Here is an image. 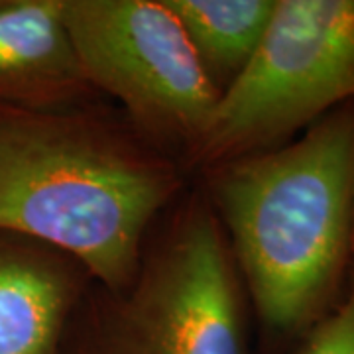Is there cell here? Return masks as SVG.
<instances>
[{
  "label": "cell",
  "instance_id": "cell-1",
  "mask_svg": "<svg viewBox=\"0 0 354 354\" xmlns=\"http://www.w3.org/2000/svg\"><path fill=\"white\" fill-rule=\"evenodd\" d=\"M177 189L176 165L106 122L0 109V230L69 256L114 293L136 278L146 228Z\"/></svg>",
  "mask_w": 354,
  "mask_h": 354
},
{
  "label": "cell",
  "instance_id": "cell-2",
  "mask_svg": "<svg viewBox=\"0 0 354 354\" xmlns=\"http://www.w3.org/2000/svg\"><path fill=\"white\" fill-rule=\"evenodd\" d=\"M211 195L262 323L281 335L309 327L353 248L354 104L283 148L215 165Z\"/></svg>",
  "mask_w": 354,
  "mask_h": 354
},
{
  "label": "cell",
  "instance_id": "cell-3",
  "mask_svg": "<svg viewBox=\"0 0 354 354\" xmlns=\"http://www.w3.org/2000/svg\"><path fill=\"white\" fill-rule=\"evenodd\" d=\"M354 101V0H276L248 65L223 88L197 164L215 167L311 127Z\"/></svg>",
  "mask_w": 354,
  "mask_h": 354
},
{
  "label": "cell",
  "instance_id": "cell-4",
  "mask_svg": "<svg viewBox=\"0 0 354 354\" xmlns=\"http://www.w3.org/2000/svg\"><path fill=\"white\" fill-rule=\"evenodd\" d=\"M239 291L218 218L191 201L118 293L101 354H246Z\"/></svg>",
  "mask_w": 354,
  "mask_h": 354
},
{
  "label": "cell",
  "instance_id": "cell-5",
  "mask_svg": "<svg viewBox=\"0 0 354 354\" xmlns=\"http://www.w3.org/2000/svg\"><path fill=\"white\" fill-rule=\"evenodd\" d=\"M64 18L88 85L191 153L221 91L164 0H64Z\"/></svg>",
  "mask_w": 354,
  "mask_h": 354
},
{
  "label": "cell",
  "instance_id": "cell-6",
  "mask_svg": "<svg viewBox=\"0 0 354 354\" xmlns=\"http://www.w3.org/2000/svg\"><path fill=\"white\" fill-rule=\"evenodd\" d=\"M88 87L64 0H0V109L64 111Z\"/></svg>",
  "mask_w": 354,
  "mask_h": 354
},
{
  "label": "cell",
  "instance_id": "cell-7",
  "mask_svg": "<svg viewBox=\"0 0 354 354\" xmlns=\"http://www.w3.org/2000/svg\"><path fill=\"white\" fill-rule=\"evenodd\" d=\"M81 274L69 256L0 230V354H62Z\"/></svg>",
  "mask_w": 354,
  "mask_h": 354
},
{
  "label": "cell",
  "instance_id": "cell-8",
  "mask_svg": "<svg viewBox=\"0 0 354 354\" xmlns=\"http://www.w3.org/2000/svg\"><path fill=\"white\" fill-rule=\"evenodd\" d=\"M164 2L181 24L216 88L225 77L228 85L252 59L276 8V0Z\"/></svg>",
  "mask_w": 354,
  "mask_h": 354
},
{
  "label": "cell",
  "instance_id": "cell-9",
  "mask_svg": "<svg viewBox=\"0 0 354 354\" xmlns=\"http://www.w3.org/2000/svg\"><path fill=\"white\" fill-rule=\"evenodd\" d=\"M299 354H354V290L335 313L317 325Z\"/></svg>",
  "mask_w": 354,
  "mask_h": 354
},
{
  "label": "cell",
  "instance_id": "cell-10",
  "mask_svg": "<svg viewBox=\"0 0 354 354\" xmlns=\"http://www.w3.org/2000/svg\"><path fill=\"white\" fill-rule=\"evenodd\" d=\"M353 248H354V205H353Z\"/></svg>",
  "mask_w": 354,
  "mask_h": 354
}]
</instances>
